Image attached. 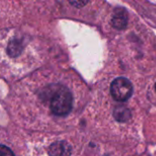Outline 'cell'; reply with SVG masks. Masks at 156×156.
<instances>
[{
	"instance_id": "cell-9",
	"label": "cell",
	"mask_w": 156,
	"mask_h": 156,
	"mask_svg": "<svg viewBox=\"0 0 156 156\" xmlns=\"http://www.w3.org/2000/svg\"><path fill=\"white\" fill-rule=\"evenodd\" d=\"M155 90H156V84H155Z\"/></svg>"
},
{
	"instance_id": "cell-7",
	"label": "cell",
	"mask_w": 156,
	"mask_h": 156,
	"mask_svg": "<svg viewBox=\"0 0 156 156\" xmlns=\"http://www.w3.org/2000/svg\"><path fill=\"white\" fill-rule=\"evenodd\" d=\"M0 156H15V154L9 147L0 144Z\"/></svg>"
},
{
	"instance_id": "cell-8",
	"label": "cell",
	"mask_w": 156,
	"mask_h": 156,
	"mask_svg": "<svg viewBox=\"0 0 156 156\" xmlns=\"http://www.w3.org/2000/svg\"><path fill=\"white\" fill-rule=\"evenodd\" d=\"M69 2L75 7H82L87 5L89 0H69Z\"/></svg>"
},
{
	"instance_id": "cell-4",
	"label": "cell",
	"mask_w": 156,
	"mask_h": 156,
	"mask_svg": "<svg viewBox=\"0 0 156 156\" xmlns=\"http://www.w3.org/2000/svg\"><path fill=\"white\" fill-rule=\"evenodd\" d=\"M127 21H128V16L126 11L122 8L115 9L112 18V26L117 29H124L127 26Z\"/></svg>"
},
{
	"instance_id": "cell-3",
	"label": "cell",
	"mask_w": 156,
	"mask_h": 156,
	"mask_svg": "<svg viewBox=\"0 0 156 156\" xmlns=\"http://www.w3.org/2000/svg\"><path fill=\"white\" fill-rule=\"evenodd\" d=\"M72 148L69 144L65 141L53 143L48 148L49 156H70Z\"/></svg>"
},
{
	"instance_id": "cell-1",
	"label": "cell",
	"mask_w": 156,
	"mask_h": 156,
	"mask_svg": "<svg viewBox=\"0 0 156 156\" xmlns=\"http://www.w3.org/2000/svg\"><path fill=\"white\" fill-rule=\"evenodd\" d=\"M73 98L71 92L65 87H58L50 101V111L56 116H66L72 110Z\"/></svg>"
},
{
	"instance_id": "cell-6",
	"label": "cell",
	"mask_w": 156,
	"mask_h": 156,
	"mask_svg": "<svg viewBox=\"0 0 156 156\" xmlns=\"http://www.w3.org/2000/svg\"><path fill=\"white\" fill-rule=\"evenodd\" d=\"M22 51V44L21 41L17 40V39H14L12 40L7 48V52L9 54V56L11 57H17Z\"/></svg>"
},
{
	"instance_id": "cell-5",
	"label": "cell",
	"mask_w": 156,
	"mask_h": 156,
	"mask_svg": "<svg viewBox=\"0 0 156 156\" xmlns=\"http://www.w3.org/2000/svg\"><path fill=\"white\" fill-rule=\"evenodd\" d=\"M113 116L116 121L121 122H125L131 119L132 114L128 108H126L124 106H119V107L115 108V110L113 112Z\"/></svg>"
},
{
	"instance_id": "cell-2",
	"label": "cell",
	"mask_w": 156,
	"mask_h": 156,
	"mask_svg": "<svg viewBox=\"0 0 156 156\" xmlns=\"http://www.w3.org/2000/svg\"><path fill=\"white\" fill-rule=\"evenodd\" d=\"M133 92L132 82L126 78H117L111 84V94L117 101H125L131 98Z\"/></svg>"
}]
</instances>
